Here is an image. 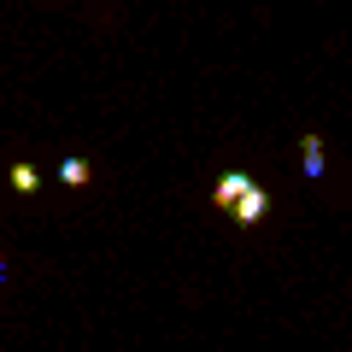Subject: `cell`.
<instances>
[{"mask_svg":"<svg viewBox=\"0 0 352 352\" xmlns=\"http://www.w3.org/2000/svg\"><path fill=\"white\" fill-rule=\"evenodd\" d=\"M88 176H94V170H88V159H65L59 164V182H65V188H82Z\"/></svg>","mask_w":352,"mask_h":352,"instance_id":"7a4b0ae2","label":"cell"},{"mask_svg":"<svg viewBox=\"0 0 352 352\" xmlns=\"http://www.w3.org/2000/svg\"><path fill=\"white\" fill-rule=\"evenodd\" d=\"M12 188L18 194H36L41 188V170H36V164H12Z\"/></svg>","mask_w":352,"mask_h":352,"instance_id":"3957f363","label":"cell"},{"mask_svg":"<svg viewBox=\"0 0 352 352\" xmlns=\"http://www.w3.org/2000/svg\"><path fill=\"white\" fill-rule=\"evenodd\" d=\"M0 282H6V258H0Z\"/></svg>","mask_w":352,"mask_h":352,"instance_id":"5b68a950","label":"cell"},{"mask_svg":"<svg viewBox=\"0 0 352 352\" xmlns=\"http://www.w3.org/2000/svg\"><path fill=\"white\" fill-rule=\"evenodd\" d=\"M300 153H305V176H323V141L305 135V141H300Z\"/></svg>","mask_w":352,"mask_h":352,"instance_id":"277c9868","label":"cell"},{"mask_svg":"<svg viewBox=\"0 0 352 352\" xmlns=\"http://www.w3.org/2000/svg\"><path fill=\"white\" fill-rule=\"evenodd\" d=\"M212 200L223 206L235 223H258V217L270 212V194H264L247 170H223V176H217V188H212Z\"/></svg>","mask_w":352,"mask_h":352,"instance_id":"6da1fadb","label":"cell"}]
</instances>
